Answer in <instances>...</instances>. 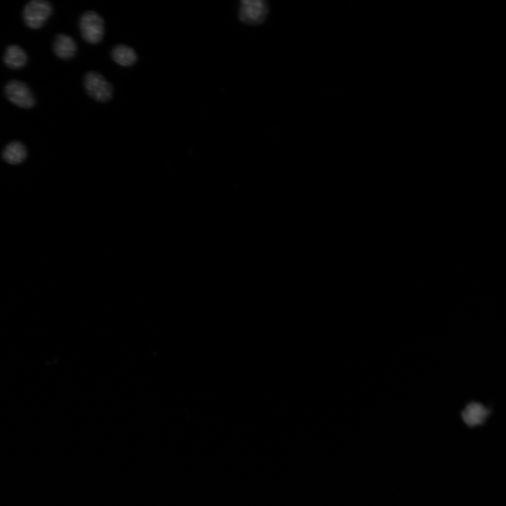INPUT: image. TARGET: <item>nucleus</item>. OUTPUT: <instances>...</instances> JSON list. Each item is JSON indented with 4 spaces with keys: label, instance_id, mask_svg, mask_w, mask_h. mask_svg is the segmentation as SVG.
<instances>
[{
    "label": "nucleus",
    "instance_id": "423d86ee",
    "mask_svg": "<svg viewBox=\"0 0 506 506\" xmlns=\"http://www.w3.org/2000/svg\"><path fill=\"white\" fill-rule=\"evenodd\" d=\"M461 415L465 424L473 428L485 422L490 416V410L481 404L472 402L467 405Z\"/></svg>",
    "mask_w": 506,
    "mask_h": 506
},
{
    "label": "nucleus",
    "instance_id": "39448f33",
    "mask_svg": "<svg viewBox=\"0 0 506 506\" xmlns=\"http://www.w3.org/2000/svg\"><path fill=\"white\" fill-rule=\"evenodd\" d=\"M268 6L265 1H241L239 19L245 23L257 25L264 22L268 14Z\"/></svg>",
    "mask_w": 506,
    "mask_h": 506
},
{
    "label": "nucleus",
    "instance_id": "7ed1b4c3",
    "mask_svg": "<svg viewBox=\"0 0 506 506\" xmlns=\"http://www.w3.org/2000/svg\"><path fill=\"white\" fill-rule=\"evenodd\" d=\"M84 86L89 96L97 102H107L113 97L111 85L97 72H91L86 74Z\"/></svg>",
    "mask_w": 506,
    "mask_h": 506
},
{
    "label": "nucleus",
    "instance_id": "0eeeda50",
    "mask_svg": "<svg viewBox=\"0 0 506 506\" xmlns=\"http://www.w3.org/2000/svg\"><path fill=\"white\" fill-rule=\"evenodd\" d=\"M53 51L58 58L69 60L76 56L78 47L76 41L71 36L59 34L56 36L53 42Z\"/></svg>",
    "mask_w": 506,
    "mask_h": 506
},
{
    "label": "nucleus",
    "instance_id": "9d476101",
    "mask_svg": "<svg viewBox=\"0 0 506 506\" xmlns=\"http://www.w3.org/2000/svg\"><path fill=\"white\" fill-rule=\"evenodd\" d=\"M112 57L118 65L124 67L133 66L138 59V55L133 48L122 45L113 50Z\"/></svg>",
    "mask_w": 506,
    "mask_h": 506
},
{
    "label": "nucleus",
    "instance_id": "1a4fd4ad",
    "mask_svg": "<svg viewBox=\"0 0 506 506\" xmlns=\"http://www.w3.org/2000/svg\"><path fill=\"white\" fill-rule=\"evenodd\" d=\"M28 151L25 146L19 141L10 142L5 148L3 160L9 164L18 165L23 163L27 157Z\"/></svg>",
    "mask_w": 506,
    "mask_h": 506
},
{
    "label": "nucleus",
    "instance_id": "6e6552de",
    "mask_svg": "<svg viewBox=\"0 0 506 506\" xmlns=\"http://www.w3.org/2000/svg\"><path fill=\"white\" fill-rule=\"evenodd\" d=\"M28 55L20 46L12 45L7 47L3 61L6 67L12 70L23 68L28 62Z\"/></svg>",
    "mask_w": 506,
    "mask_h": 506
},
{
    "label": "nucleus",
    "instance_id": "f257e3e1",
    "mask_svg": "<svg viewBox=\"0 0 506 506\" xmlns=\"http://www.w3.org/2000/svg\"><path fill=\"white\" fill-rule=\"evenodd\" d=\"M53 12L52 4L46 0H32L23 10V20L25 25L32 30L42 28Z\"/></svg>",
    "mask_w": 506,
    "mask_h": 506
},
{
    "label": "nucleus",
    "instance_id": "f03ea898",
    "mask_svg": "<svg viewBox=\"0 0 506 506\" xmlns=\"http://www.w3.org/2000/svg\"><path fill=\"white\" fill-rule=\"evenodd\" d=\"M81 36L84 41L92 45L100 43L105 34L104 21L97 12L84 13L79 23Z\"/></svg>",
    "mask_w": 506,
    "mask_h": 506
},
{
    "label": "nucleus",
    "instance_id": "20e7f679",
    "mask_svg": "<svg viewBox=\"0 0 506 506\" xmlns=\"http://www.w3.org/2000/svg\"><path fill=\"white\" fill-rule=\"evenodd\" d=\"M7 99L15 106L25 109L34 107L36 99L28 86L19 80H12L5 86Z\"/></svg>",
    "mask_w": 506,
    "mask_h": 506
}]
</instances>
